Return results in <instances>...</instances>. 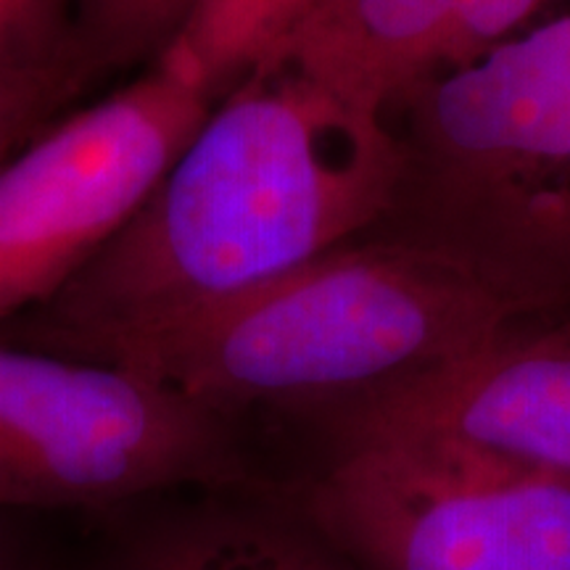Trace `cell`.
<instances>
[{
  "mask_svg": "<svg viewBox=\"0 0 570 570\" xmlns=\"http://www.w3.org/2000/svg\"><path fill=\"white\" fill-rule=\"evenodd\" d=\"M407 177L386 117L259 63L225 92L130 223L35 312L27 344L77 341L240 294L375 223Z\"/></svg>",
  "mask_w": 570,
  "mask_h": 570,
  "instance_id": "6da1fadb",
  "label": "cell"
},
{
  "mask_svg": "<svg viewBox=\"0 0 570 570\" xmlns=\"http://www.w3.org/2000/svg\"><path fill=\"white\" fill-rule=\"evenodd\" d=\"M570 312V281L452 246L333 248L240 294L98 333L67 356L140 373L235 417L331 410Z\"/></svg>",
  "mask_w": 570,
  "mask_h": 570,
  "instance_id": "7a4b0ae2",
  "label": "cell"
},
{
  "mask_svg": "<svg viewBox=\"0 0 570 570\" xmlns=\"http://www.w3.org/2000/svg\"><path fill=\"white\" fill-rule=\"evenodd\" d=\"M246 487L225 412L127 367L0 341V515Z\"/></svg>",
  "mask_w": 570,
  "mask_h": 570,
  "instance_id": "3957f363",
  "label": "cell"
},
{
  "mask_svg": "<svg viewBox=\"0 0 570 570\" xmlns=\"http://www.w3.org/2000/svg\"><path fill=\"white\" fill-rule=\"evenodd\" d=\"M294 508L360 570H570V479L449 441H338Z\"/></svg>",
  "mask_w": 570,
  "mask_h": 570,
  "instance_id": "277c9868",
  "label": "cell"
},
{
  "mask_svg": "<svg viewBox=\"0 0 570 570\" xmlns=\"http://www.w3.org/2000/svg\"><path fill=\"white\" fill-rule=\"evenodd\" d=\"M217 104L173 63L0 161V323L51 304L140 209Z\"/></svg>",
  "mask_w": 570,
  "mask_h": 570,
  "instance_id": "5b68a950",
  "label": "cell"
},
{
  "mask_svg": "<svg viewBox=\"0 0 570 570\" xmlns=\"http://www.w3.org/2000/svg\"><path fill=\"white\" fill-rule=\"evenodd\" d=\"M325 415L338 441L436 439L570 479V312L510 325Z\"/></svg>",
  "mask_w": 570,
  "mask_h": 570,
  "instance_id": "8992f818",
  "label": "cell"
},
{
  "mask_svg": "<svg viewBox=\"0 0 570 570\" xmlns=\"http://www.w3.org/2000/svg\"><path fill=\"white\" fill-rule=\"evenodd\" d=\"M407 98L420 154L465 188L570 164V17L497 42Z\"/></svg>",
  "mask_w": 570,
  "mask_h": 570,
  "instance_id": "52a82bcc",
  "label": "cell"
},
{
  "mask_svg": "<svg viewBox=\"0 0 570 570\" xmlns=\"http://www.w3.org/2000/svg\"><path fill=\"white\" fill-rule=\"evenodd\" d=\"M454 19L458 0H315L262 63L386 117L389 104L446 67Z\"/></svg>",
  "mask_w": 570,
  "mask_h": 570,
  "instance_id": "ba28073f",
  "label": "cell"
},
{
  "mask_svg": "<svg viewBox=\"0 0 570 570\" xmlns=\"http://www.w3.org/2000/svg\"><path fill=\"white\" fill-rule=\"evenodd\" d=\"M92 570H360L294 504L244 489L198 491L148 515L119 520Z\"/></svg>",
  "mask_w": 570,
  "mask_h": 570,
  "instance_id": "9c48e42d",
  "label": "cell"
},
{
  "mask_svg": "<svg viewBox=\"0 0 570 570\" xmlns=\"http://www.w3.org/2000/svg\"><path fill=\"white\" fill-rule=\"evenodd\" d=\"M315 0H190L154 61L190 75L214 101L259 67Z\"/></svg>",
  "mask_w": 570,
  "mask_h": 570,
  "instance_id": "30bf717a",
  "label": "cell"
},
{
  "mask_svg": "<svg viewBox=\"0 0 570 570\" xmlns=\"http://www.w3.org/2000/svg\"><path fill=\"white\" fill-rule=\"evenodd\" d=\"M75 38L88 71L159 56L190 0H71Z\"/></svg>",
  "mask_w": 570,
  "mask_h": 570,
  "instance_id": "8fae6325",
  "label": "cell"
},
{
  "mask_svg": "<svg viewBox=\"0 0 570 570\" xmlns=\"http://www.w3.org/2000/svg\"><path fill=\"white\" fill-rule=\"evenodd\" d=\"M0 67H85L69 0H0Z\"/></svg>",
  "mask_w": 570,
  "mask_h": 570,
  "instance_id": "7c38bea8",
  "label": "cell"
},
{
  "mask_svg": "<svg viewBox=\"0 0 570 570\" xmlns=\"http://www.w3.org/2000/svg\"><path fill=\"white\" fill-rule=\"evenodd\" d=\"M82 69H9L0 67V161L32 140L42 119L82 80Z\"/></svg>",
  "mask_w": 570,
  "mask_h": 570,
  "instance_id": "4fadbf2b",
  "label": "cell"
},
{
  "mask_svg": "<svg viewBox=\"0 0 570 570\" xmlns=\"http://www.w3.org/2000/svg\"><path fill=\"white\" fill-rule=\"evenodd\" d=\"M539 3L541 0H458V19L444 69L473 61L491 46L508 40V35L518 30Z\"/></svg>",
  "mask_w": 570,
  "mask_h": 570,
  "instance_id": "5bb4252c",
  "label": "cell"
},
{
  "mask_svg": "<svg viewBox=\"0 0 570 570\" xmlns=\"http://www.w3.org/2000/svg\"><path fill=\"white\" fill-rule=\"evenodd\" d=\"M0 570H51V568L40 566V562L27 558V554H21V547L13 544L9 537L3 544V552H0Z\"/></svg>",
  "mask_w": 570,
  "mask_h": 570,
  "instance_id": "9a60e30c",
  "label": "cell"
},
{
  "mask_svg": "<svg viewBox=\"0 0 570 570\" xmlns=\"http://www.w3.org/2000/svg\"><path fill=\"white\" fill-rule=\"evenodd\" d=\"M6 539H9V533H6V529H3V515H0V552H3Z\"/></svg>",
  "mask_w": 570,
  "mask_h": 570,
  "instance_id": "2e32d148",
  "label": "cell"
}]
</instances>
